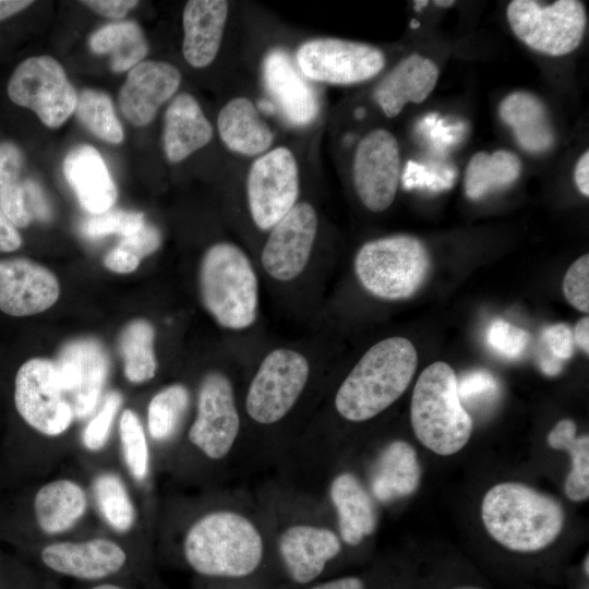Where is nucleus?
<instances>
[{
	"label": "nucleus",
	"mask_w": 589,
	"mask_h": 589,
	"mask_svg": "<svg viewBox=\"0 0 589 589\" xmlns=\"http://www.w3.org/2000/svg\"><path fill=\"white\" fill-rule=\"evenodd\" d=\"M398 142L385 129L365 134L357 145L352 179L362 204L371 212L387 209L395 200L401 177Z\"/></svg>",
	"instance_id": "15"
},
{
	"label": "nucleus",
	"mask_w": 589,
	"mask_h": 589,
	"mask_svg": "<svg viewBox=\"0 0 589 589\" xmlns=\"http://www.w3.org/2000/svg\"><path fill=\"white\" fill-rule=\"evenodd\" d=\"M26 208L31 217H35L41 221H47L51 218V208L44 194L40 185L32 180L23 181Z\"/></svg>",
	"instance_id": "48"
},
{
	"label": "nucleus",
	"mask_w": 589,
	"mask_h": 589,
	"mask_svg": "<svg viewBox=\"0 0 589 589\" xmlns=\"http://www.w3.org/2000/svg\"><path fill=\"white\" fill-rule=\"evenodd\" d=\"M529 339L527 330L501 318L493 321L486 333L490 348L509 360L518 359L525 353Z\"/></svg>",
	"instance_id": "41"
},
{
	"label": "nucleus",
	"mask_w": 589,
	"mask_h": 589,
	"mask_svg": "<svg viewBox=\"0 0 589 589\" xmlns=\"http://www.w3.org/2000/svg\"><path fill=\"white\" fill-rule=\"evenodd\" d=\"M314 207L297 203L272 229L263 247L261 262L276 280L289 281L305 268L317 233Z\"/></svg>",
	"instance_id": "17"
},
{
	"label": "nucleus",
	"mask_w": 589,
	"mask_h": 589,
	"mask_svg": "<svg viewBox=\"0 0 589 589\" xmlns=\"http://www.w3.org/2000/svg\"><path fill=\"white\" fill-rule=\"evenodd\" d=\"M588 562H589V557L587 555L586 558H585V564H584V569H585L587 575L589 574Z\"/></svg>",
	"instance_id": "60"
},
{
	"label": "nucleus",
	"mask_w": 589,
	"mask_h": 589,
	"mask_svg": "<svg viewBox=\"0 0 589 589\" xmlns=\"http://www.w3.org/2000/svg\"><path fill=\"white\" fill-rule=\"evenodd\" d=\"M496 377L486 370H473L457 378L459 399L466 404H478L496 397L498 393Z\"/></svg>",
	"instance_id": "44"
},
{
	"label": "nucleus",
	"mask_w": 589,
	"mask_h": 589,
	"mask_svg": "<svg viewBox=\"0 0 589 589\" xmlns=\"http://www.w3.org/2000/svg\"><path fill=\"white\" fill-rule=\"evenodd\" d=\"M577 426L570 419L558 421L548 435V444L553 449L567 450L572 469L565 482V494L574 502L589 496V436H576Z\"/></svg>",
	"instance_id": "33"
},
{
	"label": "nucleus",
	"mask_w": 589,
	"mask_h": 589,
	"mask_svg": "<svg viewBox=\"0 0 589 589\" xmlns=\"http://www.w3.org/2000/svg\"><path fill=\"white\" fill-rule=\"evenodd\" d=\"M83 4L91 8L96 13L110 17V19H121L131 9L136 7L139 1L134 0H89L82 1Z\"/></svg>",
	"instance_id": "50"
},
{
	"label": "nucleus",
	"mask_w": 589,
	"mask_h": 589,
	"mask_svg": "<svg viewBox=\"0 0 589 589\" xmlns=\"http://www.w3.org/2000/svg\"><path fill=\"white\" fill-rule=\"evenodd\" d=\"M428 1L424 0V1H414V9L416 10H421L423 7H426L428 5Z\"/></svg>",
	"instance_id": "59"
},
{
	"label": "nucleus",
	"mask_w": 589,
	"mask_h": 589,
	"mask_svg": "<svg viewBox=\"0 0 589 589\" xmlns=\"http://www.w3.org/2000/svg\"><path fill=\"white\" fill-rule=\"evenodd\" d=\"M574 341L582 351L589 353V317L585 316L578 321L574 332Z\"/></svg>",
	"instance_id": "53"
},
{
	"label": "nucleus",
	"mask_w": 589,
	"mask_h": 589,
	"mask_svg": "<svg viewBox=\"0 0 589 589\" xmlns=\"http://www.w3.org/2000/svg\"><path fill=\"white\" fill-rule=\"evenodd\" d=\"M312 589H364V585L357 577H344L315 586Z\"/></svg>",
	"instance_id": "54"
},
{
	"label": "nucleus",
	"mask_w": 589,
	"mask_h": 589,
	"mask_svg": "<svg viewBox=\"0 0 589 589\" xmlns=\"http://www.w3.org/2000/svg\"><path fill=\"white\" fill-rule=\"evenodd\" d=\"M247 195L251 217L262 230L272 229L297 204L299 171L290 149L276 147L252 164Z\"/></svg>",
	"instance_id": "12"
},
{
	"label": "nucleus",
	"mask_w": 589,
	"mask_h": 589,
	"mask_svg": "<svg viewBox=\"0 0 589 589\" xmlns=\"http://www.w3.org/2000/svg\"><path fill=\"white\" fill-rule=\"evenodd\" d=\"M296 61L306 79L351 85L376 76L385 65V55L380 48L364 43L316 38L299 47Z\"/></svg>",
	"instance_id": "11"
},
{
	"label": "nucleus",
	"mask_w": 589,
	"mask_h": 589,
	"mask_svg": "<svg viewBox=\"0 0 589 589\" xmlns=\"http://www.w3.org/2000/svg\"><path fill=\"white\" fill-rule=\"evenodd\" d=\"M217 128L225 145L230 151L245 156L264 153L274 140L269 125L247 97L231 99L219 111Z\"/></svg>",
	"instance_id": "27"
},
{
	"label": "nucleus",
	"mask_w": 589,
	"mask_h": 589,
	"mask_svg": "<svg viewBox=\"0 0 589 589\" xmlns=\"http://www.w3.org/2000/svg\"><path fill=\"white\" fill-rule=\"evenodd\" d=\"M240 430V417L230 380L220 372L203 378L196 417L188 437L205 457L219 460L231 450Z\"/></svg>",
	"instance_id": "14"
},
{
	"label": "nucleus",
	"mask_w": 589,
	"mask_h": 589,
	"mask_svg": "<svg viewBox=\"0 0 589 589\" xmlns=\"http://www.w3.org/2000/svg\"><path fill=\"white\" fill-rule=\"evenodd\" d=\"M213 136V127L196 99L181 93L165 113L164 149L170 163H179L205 146Z\"/></svg>",
	"instance_id": "25"
},
{
	"label": "nucleus",
	"mask_w": 589,
	"mask_h": 589,
	"mask_svg": "<svg viewBox=\"0 0 589 589\" xmlns=\"http://www.w3.org/2000/svg\"><path fill=\"white\" fill-rule=\"evenodd\" d=\"M92 493L103 520L117 533L132 531L137 521L133 498L123 479L113 471H101L92 482Z\"/></svg>",
	"instance_id": "32"
},
{
	"label": "nucleus",
	"mask_w": 589,
	"mask_h": 589,
	"mask_svg": "<svg viewBox=\"0 0 589 589\" xmlns=\"http://www.w3.org/2000/svg\"><path fill=\"white\" fill-rule=\"evenodd\" d=\"M88 589H129V588H127L125 586L121 584L106 580V581L97 582L96 585L89 587Z\"/></svg>",
	"instance_id": "57"
},
{
	"label": "nucleus",
	"mask_w": 589,
	"mask_h": 589,
	"mask_svg": "<svg viewBox=\"0 0 589 589\" xmlns=\"http://www.w3.org/2000/svg\"><path fill=\"white\" fill-rule=\"evenodd\" d=\"M63 173L81 206L93 215L110 209L117 199L116 184L96 148L79 145L63 161Z\"/></svg>",
	"instance_id": "23"
},
{
	"label": "nucleus",
	"mask_w": 589,
	"mask_h": 589,
	"mask_svg": "<svg viewBox=\"0 0 589 589\" xmlns=\"http://www.w3.org/2000/svg\"><path fill=\"white\" fill-rule=\"evenodd\" d=\"M440 71L430 58L412 53L400 60L377 84L374 100L388 118L407 104L423 103L436 86Z\"/></svg>",
	"instance_id": "22"
},
{
	"label": "nucleus",
	"mask_w": 589,
	"mask_h": 589,
	"mask_svg": "<svg viewBox=\"0 0 589 589\" xmlns=\"http://www.w3.org/2000/svg\"><path fill=\"white\" fill-rule=\"evenodd\" d=\"M329 492L337 510L339 532L346 543L357 545L374 532L376 512L373 501L354 474H338Z\"/></svg>",
	"instance_id": "28"
},
{
	"label": "nucleus",
	"mask_w": 589,
	"mask_h": 589,
	"mask_svg": "<svg viewBox=\"0 0 589 589\" xmlns=\"http://www.w3.org/2000/svg\"><path fill=\"white\" fill-rule=\"evenodd\" d=\"M419 25H420V23L418 21H416V20H412V22L410 24V26L413 27V28L419 27Z\"/></svg>",
	"instance_id": "61"
},
{
	"label": "nucleus",
	"mask_w": 589,
	"mask_h": 589,
	"mask_svg": "<svg viewBox=\"0 0 589 589\" xmlns=\"http://www.w3.org/2000/svg\"><path fill=\"white\" fill-rule=\"evenodd\" d=\"M431 257L425 244L410 235H394L364 243L354 259L360 284L373 296L402 300L428 278Z\"/></svg>",
	"instance_id": "6"
},
{
	"label": "nucleus",
	"mask_w": 589,
	"mask_h": 589,
	"mask_svg": "<svg viewBox=\"0 0 589 589\" xmlns=\"http://www.w3.org/2000/svg\"><path fill=\"white\" fill-rule=\"evenodd\" d=\"M541 342L545 347L543 352L563 362L574 354L575 341L573 330L565 323L544 327L541 332Z\"/></svg>",
	"instance_id": "45"
},
{
	"label": "nucleus",
	"mask_w": 589,
	"mask_h": 589,
	"mask_svg": "<svg viewBox=\"0 0 589 589\" xmlns=\"http://www.w3.org/2000/svg\"><path fill=\"white\" fill-rule=\"evenodd\" d=\"M410 420L416 437L437 455L456 454L468 443L473 422L459 399L457 376L446 362H434L421 372Z\"/></svg>",
	"instance_id": "4"
},
{
	"label": "nucleus",
	"mask_w": 589,
	"mask_h": 589,
	"mask_svg": "<svg viewBox=\"0 0 589 589\" xmlns=\"http://www.w3.org/2000/svg\"><path fill=\"white\" fill-rule=\"evenodd\" d=\"M498 115L518 145L529 153H543L554 144V132L543 101L528 92H513L500 104Z\"/></svg>",
	"instance_id": "26"
},
{
	"label": "nucleus",
	"mask_w": 589,
	"mask_h": 589,
	"mask_svg": "<svg viewBox=\"0 0 589 589\" xmlns=\"http://www.w3.org/2000/svg\"><path fill=\"white\" fill-rule=\"evenodd\" d=\"M182 551L197 574L239 578L257 568L264 545L249 518L231 510H216L201 516L189 527Z\"/></svg>",
	"instance_id": "3"
},
{
	"label": "nucleus",
	"mask_w": 589,
	"mask_h": 589,
	"mask_svg": "<svg viewBox=\"0 0 589 589\" xmlns=\"http://www.w3.org/2000/svg\"><path fill=\"white\" fill-rule=\"evenodd\" d=\"M179 70L163 61H144L131 69L119 92V107L132 124H148L178 89Z\"/></svg>",
	"instance_id": "19"
},
{
	"label": "nucleus",
	"mask_w": 589,
	"mask_h": 589,
	"mask_svg": "<svg viewBox=\"0 0 589 589\" xmlns=\"http://www.w3.org/2000/svg\"><path fill=\"white\" fill-rule=\"evenodd\" d=\"M119 438L128 472L135 481L143 482L149 472V448L143 424L131 409L121 413Z\"/></svg>",
	"instance_id": "38"
},
{
	"label": "nucleus",
	"mask_w": 589,
	"mask_h": 589,
	"mask_svg": "<svg viewBox=\"0 0 589 589\" xmlns=\"http://www.w3.org/2000/svg\"><path fill=\"white\" fill-rule=\"evenodd\" d=\"M154 336L153 326L145 320L129 323L120 335L119 349L124 375L131 383H144L155 376L157 361Z\"/></svg>",
	"instance_id": "34"
},
{
	"label": "nucleus",
	"mask_w": 589,
	"mask_h": 589,
	"mask_svg": "<svg viewBox=\"0 0 589 589\" xmlns=\"http://www.w3.org/2000/svg\"><path fill=\"white\" fill-rule=\"evenodd\" d=\"M459 589H476V588H459Z\"/></svg>",
	"instance_id": "62"
},
{
	"label": "nucleus",
	"mask_w": 589,
	"mask_h": 589,
	"mask_svg": "<svg viewBox=\"0 0 589 589\" xmlns=\"http://www.w3.org/2000/svg\"><path fill=\"white\" fill-rule=\"evenodd\" d=\"M20 549L35 551L39 563L48 570L83 581H106L124 572L130 564L125 548L106 537L53 541Z\"/></svg>",
	"instance_id": "13"
},
{
	"label": "nucleus",
	"mask_w": 589,
	"mask_h": 589,
	"mask_svg": "<svg viewBox=\"0 0 589 589\" xmlns=\"http://www.w3.org/2000/svg\"><path fill=\"white\" fill-rule=\"evenodd\" d=\"M22 244V238L0 207V252H11L17 250Z\"/></svg>",
	"instance_id": "51"
},
{
	"label": "nucleus",
	"mask_w": 589,
	"mask_h": 589,
	"mask_svg": "<svg viewBox=\"0 0 589 589\" xmlns=\"http://www.w3.org/2000/svg\"><path fill=\"white\" fill-rule=\"evenodd\" d=\"M416 449L405 441L389 443L377 457L371 479L373 495L392 502L412 494L420 482Z\"/></svg>",
	"instance_id": "29"
},
{
	"label": "nucleus",
	"mask_w": 589,
	"mask_h": 589,
	"mask_svg": "<svg viewBox=\"0 0 589 589\" xmlns=\"http://www.w3.org/2000/svg\"><path fill=\"white\" fill-rule=\"evenodd\" d=\"M434 4L442 8H448L455 4V1L453 0H436L434 1Z\"/></svg>",
	"instance_id": "58"
},
{
	"label": "nucleus",
	"mask_w": 589,
	"mask_h": 589,
	"mask_svg": "<svg viewBox=\"0 0 589 589\" xmlns=\"http://www.w3.org/2000/svg\"><path fill=\"white\" fill-rule=\"evenodd\" d=\"M22 166L20 148L13 143H0V207L15 227H26L32 220L21 180Z\"/></svg>",
	"instance_id": "35"
},
{
	"label": "nucleus",
	"mask_w": 589,
	"mask_h": 589,
	"mask_svg": "<svg viewBox=\"0 0 589 589\" xmlns=\"http://www.w3.org/2000/svg\"><path fill=\"white\" fill-rule=\"evenodd\" d=\"M75 112L79 120L99 139L113 144L123 141V129L106 93L82 91L77 95Z\"/></svg>",
	"instance_id": "37"
},
{
	"label": "nucleus",
	"mask_w": 589,
	"mask_h": 589,
	"mask_svg": "<svg viewBox=\"0 0 589 589\" xmlns=\"http://www.w3.org/2000/svg\"><path fill=\"white\" fill-rule=\"evenodd\" d=\"M418 364L414 346L405 337H389L373 345L339 386L335 408L346 420L374 418L407 389Z\"/></svg>",
	"instance_id": "2"
},
{
	"label": "nucleus",
	"mask_w": 589,
	"mask_h": 589,
	"mask_svg": "<svg viewBox=\"0 0 589 589\" xmlns=\"http://www.w3.org/2000/svg\"><path fill=\"white\" fill-rule=\"evenodd\" d=\"M104 264L112 272L127 274L136 269L140 259L129 250L118 245L106 254Z\"/></svg>",
	"instance_id": "49"
},
{
	"label": "nucleus",
	"mask_w": 589,
	"mask_h": 589,
	"mask_svg": "<svg viewBox=\"0 0 589 589\" xmlns=\"http://www.w3.org/2000/svg\"><path fill=\"white\" fill-rule=\"evenodd\" d=\"M562 366L563 361L545 352L541 353L540 369L544 374L550 376L556 375L561 372Z\"/></svg>",
	"instance_id": "56"
},
{
	"label": "nucleus",
	"mask_w": 589,
	"mask_h": 589,
	"mask_svg": "<svg viewBox=\"0 0 589 589\" xmlns=\"http://www.w3.org/2000/svg\"><path fill=\"white\" fill-rule=\"evenodd\" d=\"M144 224L142 213L107 211L86 218L82 224V232L94 239L113 233L127 237L140 230Z\"/></svg>",
	"instance_id": "39"
},
{
	"label": "nucleus",
	"mask_w": 589,
	"mask_h": 589,
	"mask_svg": "<svg viewBox=\"0 0 589 589\" xmlns=\"http://www.w3.org/2000/svg\"><path fill=\"white\" fill-rule=\"evenodd\" d=\"M199 280L203 304L220 326L242 330L255 322L259 281L250 259L238 245L218 242L208 248Z\"/></svg>",
	"instance_id": "5"
},
{
	"label": "nucleus",
	"mask_w": 589,
	"mask_h": 589,
	"mask_svg": "<svg viewBox=\"0 0 589 589\" xmlns=\"http://www.w3.org/2000/svg\"><path fill=\"white\" fill-rule=\"evenodd\" d=\"M263 77L274 107L294 125L311 123L318 113L316 93L289 55L272 50L263 63Z\"/></svg>",
	"instance_id": "20"
},
{
	"label": "nucleus",
	"mask_w": 589,
	"mask_h": 589,
	"mask_svg": "<svg viewBox=\"0 0 589 589\" xmlns=\"http://www.w3.org/2000/svg\"><path fill=\"white\" fill-rule=\"evenodd\" d=\"M13 404L22 421L46 437L63 434L74 420L55 362L47 359L34 358L20 366L14 378Z\"/></svg>",
	"instance_id": "8"
},
{
	"label": "nucleus",
	"mask_w": 589,
	"mask_h": 589,
	"mask_svg": "<svg viewBox=\"0 0 589 589\" xmlns=\"http://www.w3.org/2000/svg\"><path fill=\"white\" fill-rule=\"evenodd\" d=\"M29 570L23 564L0 551V589H32Z\"/></svg>",
	"instance_id": "46"
},
{
	"label": "nucleus",
	"mask_w": 589,
	"mask_h": 589,
	"mask_svg": "<svg viewBox=\"0 0 589 589\" xmlns=\"http://www.w3.org/2000/svg\"><path fill=\"white\" fill-rule=\"evenodd\" d=\"M121 402V394L117 390H111L105 396L101 406L82 433V444L87 450L99 452L105 447Z\"/></svg>",
	"instance_id": "40"
},
{
	"label": "nucleus",
	"mask_w": 589,
	"mask_h": 589,
	"mask_svg": "<svg viewBox=\"0 0 589 589\" xmlns=\"http://www.w3.org/2000/svg\"><path fill=\"white\" fill-rule=\"evenodd\" d=\"M228 14L224 0H191L183 10L182 51L194 68H204L215 59Z\"/></svg>",
	"instance_id": "24"
},
{
	"label": "nucleus",
	"mask_w": 589,
	"mask_h": 589,
	"mask_svg": "<svg viewBox=\"0 0 589 589\" xmlns=\"http://www.w3.org/2000/svg\"><path fill=\"white\" fill-rule=\"evenodd\" d=\"M521 160L513 152L476 153L469 160L464 179L468 199L478 201L514 183L521 172Z\"/></svg>",
	"instance_id": "30"
},
{
	"label": "nucleus",
	"mask_w": 589,
	"mask_h": 589,
	"mask_svg": "<svg viewBox=\"0 0 589 589\" xmlns=\"http://www.w3.org/2000/svg\"><path fill=\"white\" fill-rule=\"evenodd\" d=\"M563 292L567 302L575 309L588 313L589 311V255L584 254L567 269Z\"/></svg>",
	"instance_id": "43"
},
{
	"label": "nucleus",
	"mask_w": 589,
	"mask_h": 589,
	"mask_svg": "<svg viewBox=\"0 0 589 589\" xmlns=\"http://www.w3.org/2000/svg\"><path fill=\"white\" fill-rule=\"evenodd\" d=\"M455 178L456 171L453 169L436 171L425 165L409 160L405 170L401 171L400 182L406 190L420 189L441 192L450 189Z\"/></svg>",
	"instance_id": "42"
},
{
	"label": "nucleus",
	"mask_w": 589,
	"mask_h": 589,
	"mask_svg": "<svg viewBox=\"0 0 589 589\" xmlns=\"http://www.w3.org/2000/svg\"><path fill=\"white\" fill-rule=\"evenodd\" d=\"M119 245L132 252L140 260L158 249L160 233L153 225L145 223L136 232L122 237Z\"/></svg>",
	"instance_id": "47"
},
{
	"label": "nucleus",
	"mask_w": 589,
	"mask_h": 589,
	"mask_svg": "<svg viewBox=\"0 0 589 589\" xmlns=\"http://www.w3.org/2000/svg\"><path fill=\"white\" fill-rule=\"evenodd\" d=\"M10 99L36 112L43 123L58 128L75 111L77 94L62 65L50 56L25 59L8 83Z\"/></svg>",
	"instance_id": "10"
},
{
	"label": "nucleus",
	"mask_w": 589,
	"mask_h": 589,
	"mask_svg": "<svg viewBox=\"0 0 589 589\" xmlns=\"http://www.w3.org/2000/svg\"><path fill=\"white\" fill-rule=\"evenodd\" d=\"M59 283L46 267L26 259L0 261V310L28 316L49 309L59 297Z\"/></svg>",
	"instance_id": "18"
},
{
	"label": "nucleus",
	"mask_w": 589,
	"mask_h": 589,
	"mask_svg": "<svg viewBox=\"0 0 589 589\" xmlns=\"http://www.w3.org/2000/svg\"><path fill=\"white\" fill-rule=\"evenodd\" d=\"M506 16L519 40L546 56L561 57L575 51L586 34L587 13L579 0L551 3L513 0Z\"/></svg>",
	"instance_id": "7"
},
{
	"label": "nucleus",
	"mask_w": 589,
	"mask_h": 589,
	"mask_svg": "<svg viewBox=\"0 0 589 589\" xmlns=\"http://www.w3.org/2000/svg\"><path fill=\"white\" fill-rule=\"evenodd\" d=\"M481 518L488 533L502 546L530 553L555 541L565 512L557 500L527 484L502 482L485 493Z\"/></svg>",
	"instance_id": "1"
},
{
	"label": "nucleus",
	"mask_w": 589,
	"mask_h": 589,
	"mask_svg": "<svg viewBox=\"0 0 589 589\" xmlns=\"http://www.w3.org/2000/svg\"><path fill=\"white\" fill-rule=\"evenodd\" d=\"M309 375L310 364L302 353L288 348L271 351L250 383L247 413L260 424L280 421L299 399Z\"/></svg>",
	"instance_id": "9"
},
{
	"label": "nucleus",
	"mask_w": 589,
	"mask_h": 589,
	"mask_svg": "<svg viewBox=\"0 0 589 589\" xmlns=\"http://www.w3.org/2000/svg\"><path fill=\"white\" fill-rule=\"evenodd\" d=\"M60 386L70 402L74 419L95 412L109 373V359L95 339L69 341L55 361Z\"/></svg>",
	"instance_id": "16"
},
{
	"label": "nucleus",
	"mask_w": 589,
	"mask_h": 589,
	"mask_svg": "<svg viewBox=\"0 0 589 589\" xmlns=\"http://www.w3.org/2000/svg\"><path fill=\"white\" fill-rule=\"evenodd\" d=\"M340 550L337 534L324 527L293 525L279 537L281 558L290 577L299 584L315 579Z\"/></svg>",
	"instance_id": "21"
},
{
	"label": "nucleus",
	"mask_w": 589,
	"mask_h": 589,
	"mask_svg": "<svg viewBox=\"0 0 589 589\" xmlns=\"http://www.w3.org/2000/svg\"><path fill=\"white\" fill-rule=\"evenodd\" d=\"M33 1L29 0H0V21L29 7Z\"/></svg>",
	"instance_id": "55"
},
{
	"label": "nucleus",
	"mask_w": 589,
	"mask_h": 589,
	"mask_svg": "<svg viewBox=\"0 0 589 589\" xmlns=\"http://www.w3.org/2000/svg\"><path fill=\"white\" fill-rule=\"evenodd\" d=\"M189 406V392L181 384L169 385L159 390L147 407V430L156 442L170 440Z\"/></svg>",
	"instance_id": "36"
},
{
	"label": "nucleus",
	"mask_w": 589,
	"mask_h": 589,
	"mask_svg": "<svg viewBox=\"0 0 589 589\" xmlns=\"http://www.w3.org/2000/svg\"><path fill=\"white\" fill-rule=\"evenodd\" d=\"M575 183L585 196L589 195V153L585 151L578 158L574 170Z\"/></svg>",
	"instance_id": "52"
},
{
	"label": "nucleus",
	"mask_w": 589,
	"mask_h": 589,
	"mask_svg": "<svg viewBox=\"0 0 589 589\" xmlns=\"http://www.w3.org/2000/svg\"><path fill=\"white\" fill-rule=\"evenodd\" d=\"M89 47L95 53H108L110 68L115 72L134 68L148 51L142 28L133 21L104 25L92 34Z\"/></svg>",
	"instance_id": "31"
}]
</instances>
